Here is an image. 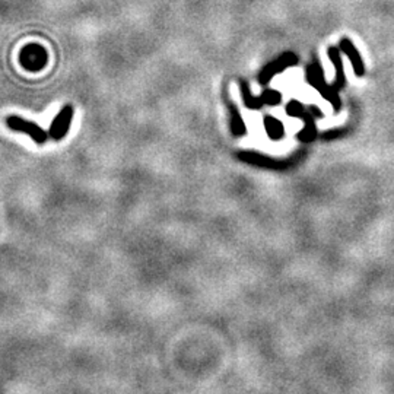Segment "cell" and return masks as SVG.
I'll list each match as a JSON object with an SVG mask.
<instances>
[{
  "label": "cell",
  "mask_w": 394,
  "mask_h": 394,
  "mask_svg": "<svg viewBox=\"0 0 394 394\" xmlns=\"http://www.w3.org/2000/svg\"><path fill=\"white\" fill-rule=\"evenodd\" d=\"M73 114H75V111H73L72 106H65L58 111V114L54 117L53 123L50 125V129H48L50 137L53 140H61L68 135L72 120H73Z\"/></svg>",
  "instance_id": "obj_5"
},
{
  "label": "cell",
  "mask_w": 394,
  "mask_h": 394,
  "mask_svg": "<svg viewBox=\"0 0 394 394\" xmlns=\"http://www.w3.org/2000/svg\"><path fill=\"white\" fill-rule=\"evenodd\" d=\"M307 79L308 82H309V85H313L321 95L333 104L335 110L340 108V98L337 95V89L335 87H328L327 85L326 80H324L323 69H321V66L318 65L317 61H313L307 68Z\"/></svg>",
  "instance_id": "obj_1"
},
{
  "label": "cell",
  "mask_w": 394,
  "mask_h": 394,
  "mask_svg": "<svg viewBox=\"0 0 394 394\" xmlns=\"http://www.w3.org/2000/svg\"><path fill=\"white\" fill-rule=\"evenodd\" d=\"M240 92L241 98H242V102L244 106L250 110H260L264 107V102L261 99V96H254L251 94V89L248 87V82L244 80V79H240Z\"/></svg>",
  "instance_id": "obj_8"
},
{
  "label": "cell",
  "mask_w": 394,
  "mask_h": 394,
  "mask_svg": "<svg viewBox=\"0 0 394 394\" xmlns=\"http://www.w3.org/2000/svg\"><path fill=\"white\" fill-rule=\"evenodd\" d=\"M328 57L333 61L335 69H336V80H335V85H333V87L339 91V89H342L343 85H345V70H343V63H342V57H340L339 50L335 47L328 48Z\"/></svg>",
  "instance_id": "obj_10"
},
{
  "label": "cell",
  "mask_w": 394,
  "mask_h": 394,
  "mask_svg": "<svg viewBox=\"0 0 394 394\" xmlns=\"http://www.w3.org/2000/svg\"><path fill=\"white\" fill-rule=\"evenodd\" d=\"M286 114H288L289 117H299V118H301V117L305 114V108H304V106H302L299 101L292 99L288 106H286Z\"/></svg>",
  "instance_id": "obj_13"
},
{
  "label": "cell",
  "mask_w": 394,
  "mask_h": 394,
  "mask_svg": "<svg viewBox=\"0 0 394 394\" xmlns=\"http://www.w3.org/2000/svg\"><path fill=\"white\" fill-rule=\"evenodd\" d=\"M297 63H298V57H297L294 53L286 51V53H283L280 57L267 63L264 68L260 70L259 82L261 85H267L270 80L276 76L278 73L285 72V70L288 68H291V66H295Z\"/></svg>",
  "instance_id": "obj_4"
},
{
  "label": "cell",
  "mask_w": 394,
  "mask_h": 394,
  "mask_svg": "<svg viewBox=\"0 0 394 394\" xmlns=\"http://www.w3.org/2000/svg\"><path fill=\"white\" fill-rule=\"evenodd\" d=\"M304 120V129L298 133V139L301 142H313L317 136V127H316V123H314V117L311 113L305 111V114L301 117Z\"/></svg>",
  "instance_id": "obj_9"
},
{
  "label": "cell",
  "mask_w": 394,
  "mask_h": 394,
  "mask_svg": "<svg viewBox=\"0 0 394 394\" xmlns=\"http://www.w3.org/2000/svg\"><path fill=\"white\" fill-rule=\"evenodd\" d=\"M22 68L29 72H38L47 65L48 54L46 48L39 44H28L22 48L19 56Z\"/></svg>",
  "instance_id": "obj_3"
},
{
  "label": "cell",
  "mask_w": 394,
  "mask_h": 394,
  "mask_svg": "<svg viewBox=\"0 0 394 394\" xmlns=\"http://www.w3.org/2000/svg\"><path fill=\"white\" fill-rule=\"evenodd\" d=\"M6 125L15 132H20V133L28 135L35 143L38 144H44L50 137V133H47L41 126L34 123V121L25 120L19 116H9L6 118Z\"/></svg>",
  "instance_id": "obj_2"
},
{
  "label": "cell",
  "mask_w": 394,
  "mask_h": 394,
  "mask_svg": "<svg viewBox=\"0 0 394 394\" xmlns=\"http://www.w3.org/2000/svg\"><path fill=\"white\" fill-rule=\"evenodd\" d=\"M228 110H230V127H231V133L237 137L247 135V127L245 123L241 117L238 107L232 102H228Z\"/></svg>",
  "instance_id": "obj_7"
},
{
  "label": "cell",
  "mask_w": 394,
  "mask_h": 394,
  "mask_svg": "<svg viewBox=\"0 0 394 394\" xmlns=\"http://www.w3.org/2000/svg\"><path fill=\"white\" fill-rule=\"evenodd\" d=\"M264 130L272 140H280L285 136L283 123L273 116L264 117Z\"/></svg>",
  "instance_id": "obj_11"
},
{
  "label": "cell",
  "mask_w": 394,
  "mask_h": 394,
  "mask_svg": "<svg viewBox=\"0 0 394 394\" xmlns=\"http://www.w3.org/2000/svg\"><path fill=\"white\" fill-rule=\"evenodd\" d=\"M340 48H342V51L346 54L349 60H350V63H352V66H354V70H355L356 76H362L364 75V72H365V68H364V60L361 57V54L358 53V50L356 47L349 41L347 38H343L340 41Z\"/></svg>",
  "instance_id": "obj_6"
},
{
  "label": "cell",
  "mask_w": 394,
  "mask_h": 394,
  "mask_svg": "<svg viewBox=\"0 0 394 394\" xmlns=\"http://www.w3.org/2000/svg\"><path fill=\"white\" fill-rule=\"evenodd\" d=\"M260 96H261V99H263L264 106H272V107L280 104V102H282V98H283V95H282L279 91H276V89H269V88H266V89L261 92V95Z\"/></svg>",
  "instance_id": "obj_12"
}]
</instances>
